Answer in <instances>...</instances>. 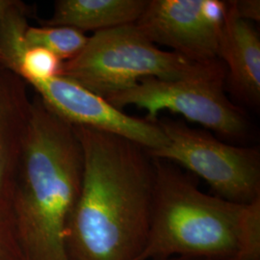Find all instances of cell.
Wrapping results in <instances>:
<instances>
[{"instance_id": "cell-1", "label": "cell", "mask_w": 260, "mask_h": 260, "mask_svg": "<svg viewBox=\"0 0 260 260\" xmlns=\"http://www.w3.org/2000/svg\"><path fill=\"white\" fill-rule=\"evenodd\" d=\"M74 127L83 173L67 233L70 260H135L149 233L153 159L129 140Z\"/></svg>"}, {"instance_id": "cell-2", "label": "cell", "mask_w": 260, "mask_h": 260, "mask_svg": "<svg viewBox=\"0 0 260 260\" xmlns=\"http://www.w3.org/2000/svg\"><path fill=\"white\" fill-rule=\"evenodd\" d=\"M82 173L83 151L74 125L35 98L11 212L24 260H70L67 233Z\"/></svg>"}, {"instance_id": "cell-3", "label": "cell", "mask_w": 260, "mask_h": 260, "mask_svg": "<svg viewBox=\"0 0 260 260\" xmlns=\"http://www.w3.org/2000/svg\"><path fill=\"white\" fill-rule=\"evenodd\" d=\"M153 163L149 233L135 260H260V199L237 204L208 195L171 163Z\"/></svg>"}, {"instance_id": "cell-4", "label": "cell", "mask_w": 260, "mask_h": 260, "mask_svg": "<svg viewBox=\"0 0 260 260\" xmlns=\"http://www.w3.org/2000/svg\"><path fill=\"white\" fill-rule=\"evenodd\" d=\"M222 61L199 63L165 51L146 37L136 24L95 32L82 51L63 62L61 75L103 98L123 91L144 78L223 79Z\"/></svg>"}, {"instance_id": "cell-5", "label": "cell", "mask_w": 260, "mask_h": 260, "mask_svg": "<svg viewBox=\"0 0 260 260\" xmlns=\"http://www.w3.org/2000/svg\"><path fill=\"white\" fill-rule=\"evenodd\" d=\"M156 122L167 145L148 151L150 157L181 165L226 201L250 204L260 199L258 149L225 144L184 121L165 118Z\"/></svg>"}, {"instance_id": "cell-6", "label": "cell", "mask_w": 260, "mask_h": 260, "mask_svg": "<svg viewBox=\"0 0 260 260\" xmlns=\"http://www.w3.org/2000/svg\"><path fill=\"white\" fill-rule=\"evenodd\" d=\"M223 79L144 78L129 88L105 98L122 110L136 106L147 112L150 122L157 121L162 110L182 115L186 120L204 125L231 139L246 135L249 124L245 114L223 92Z\"/></svg>"}, {"instance_id": "cell-7", "label": "cell", "mask_w": 260, "mask_h": 260, "mask_svg": "<svg viewBox=\"0 0 260 260\" xmlns=\"http://www.w3.org/2000/svg\"><path fill=\"white\" fill-rule=\"evenodd\" d=\"M228 12L221 0H149L135 23L154 45L199 63L221 61L219 39Z\"/></svg>"}, {"instance_id": "cell-8", "label": "cell", "mask_w": 260, "mask_h": 260, "mask_svg": "<svg viewBox=\"0 0 260 260\" xmlns=\"http://www.w3.org/2000/svg\"><path fill=\"white\" fill-rule=\"evenodd\" d=\"M29 84L51 111L72 125L120 136L148 151L167 145V138L157 122L129 116L64 76Z\"/></svg>"}, {"instance_id": "cell-9", "label": "cell", "mask_w": 260, "mask_h": 260, "mask_svg": "<svg viewBox=\"0 0 260 260\" xmlns=\"http://www.w3.org/2000/svg\"><path fill=\"white\" fill-rule=\"evenodd\" d=\"M31 111L25 81L0 70V219L12 224L11 212ZM13 226V225H12Z\"/></svg>"}, {"instance_id": "cell-10", "label": "cell", "mask_w": 260, "mask_h": 260, "mask_svg": "<svg viewBox=\"0 0 260 260\" xmlns=\"http://www.w3.org/2000/svg\"><path fill=\"white\" fill-rule=\"evenodd\" d=\"M218 57L224 62L230 87L243 103L256 106L260 102V39L251 23L236 13L233 1L219 39Z\"/></svg>"}, {"instance_id": "cell-11", "label": "cell", "mask_w": 260, "mask_h": 260, "mask_svg": "<svg viewBox=\"0 0 260 260\" xmlns=\"http://www.w3.org/2000/svg\"><path fill=\"white\" fill-rule=\"evenodd\" d=\"M149 0H58L45 26H69L100 32L135 24Z\"/></svg>"}, {"instance_id": "cell-12", "label": "cell", "mask_w": 260, "mask_h": 260, "mask_svg": "<svg viewBox=\"0 0 260 260\" xmlns=\"http://www.w3.org/2000/svg\"><path fill=\"white\" fill-rule=\"evenodd\" d=\"M26 15L24 5L14 0L0 20V64L15 75L28 48L25 40L29 27Z\"/></svg>"}, {"instance_id": "cell-13", "label": "cell", "mask_w": 260, "mask_h": 260, "mask_svg": "<svg viewBox=\"0 0 260 260\" xmlns=\"http://www.w3.org/2000/svg\"><path fill=\"white\" fill-rule=\"evenodd\" d=\"M88 36L75 28L69 26H29L25 33L28 47H42L67 62L78 55L83 49Z\"/></svg>"}, {"instance_id": "cell-14", "label": "cell", "mask_w": 260, "mask_h": 260, "mask_svg": "<svg viewBox=\"0 0 260 260\" xmlns=\"http://www.w3.org/2000/svg\"><path fill=\"white\" fill-rule=\"evenodd\" d=\"M63 61L42 47H28L19 61L16 75L25 82H37L60 76Z\"/></svg>"}, {"instance_id": "cell-15", "label": "cell", "mask_w": 260, "mask_h": 260, "mask_svg": "<svg viewBox=\"0 0 260 260\" xmlns=\"http://www.w3.org/2000/svg\"><path fill=\"white\" fill-rule=\"evenodd\" d=\"M0 260H24L11 223L0 219Z\"/></svg>"}, {"instance_id": "cell-16", "label": "cell", "mask_w": 260, "mask_h": 260, "mask_svg": "<svg viewBox=\"0 0 260 260\" xmlns=\"http://www.w3.org/2000/svg\"><path fill=\"white\" fill-rule=\"evenodd\" d=\"M233 3L236 13L240 18L247 21H259V0H236L233 1Z\"/></svg>"}, {"instance_id": "cell-17", "label": "cell", "mask_w": 260, "mask_h": 260, "mask_svg": "<svg viewBox=\"0 0 260 260\" xmlns=\"http://www.w3.org/2000/svg\"><path fill=\"white\" fill-rule=\"evenodd\" d=\"M14 0H0V20L2 19L5 11L8 9L10 5L13 3Z\"/></svg>"}, {"instance_id": "cell-18", "label": "cell", "mask_w": 260, "mask_h": 260, "mask_svg": "<svg viewBox=\"0 0 260 260\" xmlns=\"http://www.w3.org/2000/svg\"><path fill=\"white\" fill-rule=\"evenodd\" d=\"M153 260H209L205 258H198V257H187V256H172L167 258H161V259Z\"/></svg>"}]
</instances>
